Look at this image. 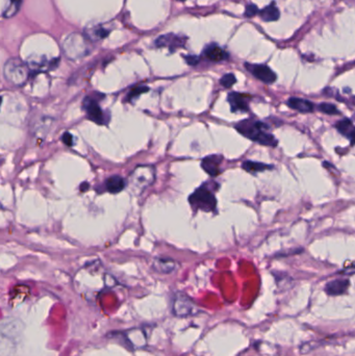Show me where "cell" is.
<instances>
[{
  "mask_svg": "<svg viewBox=\"0 0 355 356\" xmlns=\"http://www.w3.org/2000/svg\"><path fill=\"white\" fill-rule=\"evenodd\" d=\"M149 91V88L146 86H140V87H135L133 88L126 97V101H132L133 99L137 98L140 95H142L143 93H146V92Z\"/></svg>",
  "mask_w": 355,
  "mask_h": 356,
  "instance_id": "obj_24",
  "label": "cell"
},
{
  "mask_svg": "<svg viewBox=\"0 0 355 356\" xmlns=\"http://www.w3.org/2000/svg\"><path fill=\"white\" fill-rule=\"evenodd\" d=\"M222 157L218 155H210L202 159L201 167L205 171V173L215 177L220 174V165Z\"/></svg>",
  "mask_w": 355,
  "mask_h": 356,
  "instance_id": "obj_12",
  "label": "cell"
},
{
  "mask_svg": "<svg viewBox=\"0 0 355 356\" xmlns=\"http://www.w3.org/2000/svg\"><path fill=\"white\" fill-rule=\"evenodd\" d=\"M196 311L197 307L189 296L181 292L174 294L172 299V313L174 316L179 318L189 317L196 314Z\"/></svg>",
  "mask_w": 355,
  "mask_h": 356,
  "instance_id": "obj_6",
  "label": "cell"
},
{
  "mask_svg": "<svg viewBox=\"0 0 355 356\" xmlns=\"http://www.w3.org/2000/svg\"><path fill=\"white\" fill-rule=\"evenodd\" d=\"M245 68L252 75L265 84L270 85V84H273L275 80H276V74H275V72L272 70L271 68H269L266 65L246 63Z\"/></svg>",
  "mask_w": 355,
  "mask_h": 356,
  "instance_id": "obj_8",
  "label": "cell"
},
{
  "mask_svg": "<svg viewBox=\"0 0 355 356\" xmlns=\"http://www.w3.org/2000/svg\"><path fill=\"white\" fill-rule=\"evenodd\" d=\"M189 201L195 211L200 210L205 213L214 212L217 206V200L214 193L205 186L198 188L193 194H191Z\"/></svg>",
  "mask_w": 355,
  "mask_h": 356,
  "instance_id": "obj_5",
  "label": "cell"
},
{
  "mask_svg": "<svg viewBox=\"0 0 355 356\" xmlns=\"http://www.w3.org/2000/svg\"><path fill=\"white\" fill-rule=\"evenodd\" d=\"M3 74L7 82L14 86L21 87L26 83L29 76V67L17 57H13L5 63Z\"/></svg>",
  "mask_w": 355,
  "mask_h": 356,
  "instance_id": "obj_3",
  "label": "cell"
},
{
  "mask_svg": "<svg viewBox=\"0 0 355 356\" xmlns=\"http://www.w3.org/2000/svg\"><path fill=\"white\" fill-rule=\"evenodd\" d=\"M62 141H63V143H64L66 146L71 147V146H73V143H74L73 135H72L70 132H65V133L62 135Z\"/></svg>",
  "mask_w": 355,
  "mask_h": 356,
  "instance_id": "obj_27",
  "label": "cell"
},
{
  "mask_svg": "<svg viewBox=\"0 0 355 356\" xmlns=\"http://www.w3.org/2000/svg\"><path fill=\"white\" fill-rule=\"evenodd\" d=\"M83 109L85 110L88 118L99 125H106L110 122L108 114L101 109L98 100L94 97L87 96L83 101Z\"/></svg>",
  "mask_w": 355,
  "mask_h": 356,
  "instance_id": "obj_7",
  "label": "cell"
},
{
  "mask_svg": "<svg viewBox=\"0 0 355 356\" xmlns=\"http://www.w3.org/2000/svg\"><path fill=\"white\" fill-rule=\"evenodd\" d=\"M259 14H260V18H261L263 21H266V22L276 21V20L279 19V16H280L279 10H278V8L276 7V5H275L274 2H272V3L269 4V5H267L266 7H263V8L259 11Z\"/></svg>",
  "mask_w": 355,
  "mask_h": 356,
  "instance_id": "obj_20",
  "label": "cell"
},
{
  "mask_svg": "<svg viewBox=\"0 0 355 356\" xmlns=\"http://www.w3.org/2000/svg\"><path fill=\"white\" fill-rule=\"evenodd\" d=\"M186 41L183 38L179 36H175L174 33H168L160 36L155 40V46L157 47H170V48H177L180 46L185 45Z\"/></svg>",
  "mask_w": 355,
  "mask_h": 356,
  "instance_id": "obj_13",
  "label": "cell"
},
{
  "mask_svg": "<svg viewBox=\"0 0 355 356\" xmlns=\"http://www.w3.org/2000/svg\"><path fill=\"white\" fill-rule=\"evenodd\" d=\"M258 13V8L255 4H248L245 9V16L248 18H251L255 16Z\"/></svg>",
  "mask_w": 355,
  "mask_h": 356,
  "instance_id": "obj_26",
  "label": "cell"
},
{
  "mask_svg": "<svg viewBox=\"0 0 355 356\" xmlns=\"http://www.w3.org/2000/svg\"><path fill=\"white\" fill-rule=\"evenodd\" d=\"M178 1H185V0H178Z\"/></svg>",
  "mask_w": 355,
  "mask_h": 356,
  "instance_id": "obj_30",
  "label": "cell"
},
{
  "mask_svg": "<svg viewBox=\"0 0 355 356\" xmlns=\"http://www.w3.org/2000/svg\"><path fill=\"white\" fill-rule=\"evenodd\" d=\"M338 131L348 137L351 145H355V126L349 119H343L336 124Z\"/></svg>",
  "mask_w": 355,
  "mask_h": 356,
  "instance_id": "obj_15",
  "label": "cell"
},
{
  "mask_svg": "<svg viewBox=\"0 0 355 356\" xmlns=\"http://www.w3.org/2000/svg\"><path fill=\"white\" fill-rule=\"evenodd\" d=\"M21 3H22V0H10L9 4L3 10L2 16L4 18H10V17L15 16L19 11Z\"/></svg>",
  "mask_w": 355,
  "mask_h": 356,
  "instance_id": "obj_22",
  "label": "cell"
},
{
  "mask_svg": "<svg viewBox=\"0 0 355 356\" xmlns=\"http://www.w3.org/2000/svg\"><path fill=\"white\" fill-rule=\"evenodd\" d=\"M236 129L240 134L246 136L247 139L255 143H258L260 145L276 147L278 144L276 137L269 132L270 126L263 122L252 120V119H246L238 122L236 125Z\"/></svg>",
  "mask_w": 355,
  "mask_h": 356,
  "instance_id": "obj_1",
  "label": "cell"
},
{
  "mask_svg": "<svg viewBox=\"0 0 355 356\" xmlns=\"http://www.w3.org/2000/svg\"><path fill=\"white\" fill-rule=\"evenodd\" d=\"M204 55L213 62H221L228 59V54L216 44L206 46V48L204 49Z\"/></svg>",
  "mask_w": 355,
  "mask_h": 356,
  "instance_id": "obj_16",
  "label": "cell"
},
{
  "mask_svg": "<svg viewBox=\"0 0 355 356\" xmlns=\"http://www.w3.org/2000/svg\"><path fill=\"white\" fill-rule=\"evenodd\" d=\"M126 188V181L119 175H113L106 180V189L111 194H117Z\"/></svg>",
  "mask_w": 355,
  "mask_h": 356,
  "instance_id": "obj_17",
  "label": "cell"
},
{
  "mask_svg": "<svg viewBox=\"0 0 355 356\" xmlns=\"http://www.w3.org/2000/svg\"><path fill=\"white\" fill-rule=\"evenodd\" d=\"M248 96L245 94H239L237 92H232L227 96V101L231 106L233 113H247L249 112Z\"/></svg>",
  "mask_w": 355,
  "mask_h": 356,
  "instance_id": "obj_9",
  "label": "cell"
},
{
  "mask_svg": "<svg viewBox=\"0 0 355 356\" xmlns=\"http://www.w3.org/2000/svg\"><path fill=\"white\" fill-rule=\"evenodd\" d=\"M242 168L246 172H248V173H252V174L273 169V167L270 165L258 163V162H252V160H245V162H243L242 164Z\"/></svg>",
  "mask_w": 355,
  "mask_h": 356,
  "instance_id": "obj_21",
  "label": "cell"
},
{
  "mask_svg": "<svg viewBox=\"0 0 355 356\" xmlns=\"http://www.w3.org/2000/svg\"><path fill=\"white\" fill-rule=\"evenodd\" d=\"M64 52L70 60H78L86 56L90 52V47L85 34H70L64 42Z\"/></svg>",
  "mask_w": 355,
  "mask_h": 356,
  "instance_id": "obj_4",
  "label": "cell"
},
{
  "mask_svg": "<svg viewBox=\"0 0 355 356\" xmlns=\"http://www.w3.org/2000/svg\"><path fill=\"white\" fill-rule=\"evenodd\" d=\"M110 30L106 29L101 25H97V26H93L90 27L85 31V37L89 40V41H93V42H97L99 40L105 39L109 36Z\"/></svg>",
  "mask_w": 355,
  "mask_h": 356,
  "instance_id": "obj_18",
  "label": "cell"
},
{
  "mask_svg": "<svg viewBox=\"0 0 355 356\" xmlns=\"http://www.w3.org/2000/svg\"><path fill=\"white\" fill-rule=\"evenodd\" d=\"M152 268L160 274H170L177 270L178 263L169 257H156L152 262Z\"/></svg>",
  "mask_w": 355,
  "mask_h": 356,
  "instance_id": "obj_10",
  "label": "cell"
},
{
  "mask_svg": "<svg viewBox=\"0 0 355 356\" xmlns=\"http://www.w3.org/2000/svg\"><path fill=\"white\" fill-rule=\"evenodd\" d=\"M340 274H344V275H352V274H355V263H353V265H351L350 267H348V268H346V269H344L343 271H341Z\"/></svg>",
  "mask_w": 355,
  "mask_h": 356,
  "instance_id": "obj_29",
  "label": "cell"
},
{
  "mask_svg": "<svg viewBox=\"0 0 355 356\" xmlns=\"http://www.w3.org/2000/svg\"><path fill=\"white\" fill-rule=\"evenodd\" d=\"M236 83H237V78L233 73H227L223 75L222 78L220 79V84L226 89L232 88Z\"/></svg>",
  "mask_w": 355,
  "mask_h": 356,
  "instance_id": "obj_25",
  "label": "cell"
},
{
  "mask_svg": "<svg viewBox=\"0 0 355 356\" xmlns=\"http://www.w3.org/2000/svg\"><path fill=\"white\" fill-rule=\"evenodd\" d=\"M318 109L320 112H322L323 114L326 115H330V116H335V115H339L340 111L336 108V106L331 105V103H321V105L318 106Z\"/></svg>",
  "mask_w": 355,
  "mask_h": 356,
  "instance_id": "obj_23",
  "label": "cell"
},
{
  "mask_svg": "<svg viewBox=\"0 0 355 356\" xmlns=\"http://www.w3.org/2000/svg\"><path fill=\"white\" fill-rule=\"evenodd\" d=\"M350 285V281L346 278H339L327 282L325 285V292L329 296H340L345 294Z\"/></svg>",
  "mask_w": 355,
  "mask_h": 356,
  "instance_id": "obj_11",
  "label": "cell"
},
{
  "mask_svg": "<svg viewBox=\"0 0 355 356\" xmlns=\"http://www.w3.org/2000/svg\"><path fill=\"white\" fill-rule=\"evenodd\" d=\"M286 105H288V107H290L292 110L298 111L299 113H313L315 110V106L313 102L297 97L290 98L288 102H286Z\"/></svg>",
  "mask_w": 355,
  "mask_h": 356,
  "instance_id": "obj_14",
  "label": "cell"
},
{
  "mask_svg": "<svg viewBox=\"0 0 355 356\" xmlns=\"http://www.w3.org/2000/svg\"><path fill=\"white\" fill-rule=\"evenodd\" d=\"M60 60H53V61H50L48 62L47 60L45 59V56H40V57H31V59L29 60L28 62V67L32 68V69H36V70L38 71H42L44 70V69H51L53 67H55L57 65V62H59Z\"/></svg>",
  "mask_w": 355,
  "mask_h": 356,
  "instance_id": "obj_19",
  "label": "cell"
},
{
  "mask_svg": "<svg viewBox=\"0 0 355 356\" xmlns=\"http://www.w3.org/2000/svg\"><path fill=\"white\" fill-rule=\"evenodd\" d=\"M185 60H186L187 64L190 66H196L200 61L199 57L196 55H186Z\"/></svg>",
  "mask_w": 355,
  "mask_h": 356,
  "instance_id": "obj_28",
  "label": "cell"
},
{
  "mask_svg": "<svg viewBox=\"0 0 355 356\" xmlns=\"http://www.w3.org/2000/svg\"><path fill=\"white\" fill-rule=\"evenodd\" d=\"M155 180V169L151 165H140L128 177V187L134 195L142 194Z\"/></svg>",
  "mask_w": 355,
  "mask_h": 356,
  "instance_id": "obj_2",
  "label": "cell"
}]
</instances>
